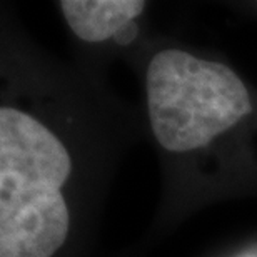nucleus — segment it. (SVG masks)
<instances>
[{
  "label": "nucleus",
  "mask_w": 257,
  "mask_h": 257,
  "mask_svg": "<svg viewBox=\"0 0 257 257\" xmlns=\"http://www.w3.org/2000/svg\"><path fill=\"white\" fill-rule=\"evenodd\" d=\"M64 142L35 117L0 109V257H52L70 227Z\"/></svg>",
  "instance_id": "f257e3e1"
},
{
  "label": "nucleus",
  "mask_w": 257,
  "mask_h": 257,
  "mask_svg": "<svg viewBox=\"0 0 257 257\" xmlns=\"http://www.w3.org/2000/svg\"><path fill=\"white\" fill-rule=\"evenodd\" d=\"M149 120L169 152H191L250 114V97L227 65L164 49L147 67Z\"/></svg>",
  "instance_id": "f03ea898"
},
{
  "label": "nucleus",
  "mask_w": 257,
  "mask_h": 257,
  "mask_svg": "<svg viewBox=\"0 0 257 257\" xmlns=\"http://www.w3.org/2000/svg\"><path fill=\"white\" fill-rule=\"evenodd\" d=\"M60 12L70 30L85 42L114 39L120 29L139 17L146 2L142 0H62Z\"/></svg>",
  "instance_id": "7ed1b4c3"
},
{
  "label": "nucleus",
  "mask_w": 257,
  "mask_h": 257,
  "mask_svg": "<svg viewBox=\"0 0 257 257\" xmlns=\"http://www.w3.org/2000/svg\"><path fill=\"white\" fill-rule=\"evenodd\" d=\"M137 34H139V25L136 24V20H132V22H128L124 29L119 30V34L115 35L114 40L117 45H128L136 40Z\"/></svg>",
  "instance_id": "20e7f679"
}]
</instances>
